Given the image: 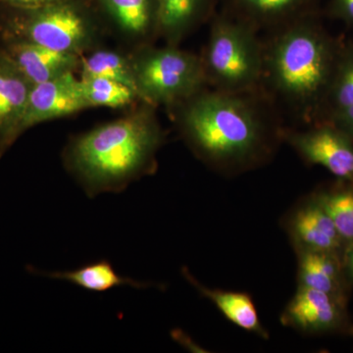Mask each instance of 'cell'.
Returning a JSON list of instances; mask_svg holds the SVG:
<instances>
[{"label": "cell", "instance_id": "obj_4", "mask_svg": "<svg viewBox=\"0 0 353 353\" xmlns=\"http://www.w3.org/2000/svg\"><path fill=\"white\" fill-rule=\"evenodd\" d=\"M1 7V44L22 41L83 55L99 38L94 21L74 0L39 8Z\"/></svg>", "mask_w": 353, "mask_h": 353}, {"label": "cell", "instance_id": "obj_1", "mask_svg": "<svg viewBox=\"0 0 353 353\" xmlns=\"http://www.w3.org/2000/svg\"><path fill=\"white\" fill-rule=\"evenodd\" d=\"M165 134L153 106L131 113L71 139L63 153L67 170L88 197L119 194L157 170V152Z\"/></svg>", "mask_w": 353, "mask_h": 353}, {"label": "cell", "instance_id": "obj_19", "mask_svg": "<svg viewBox=\"0 0 353 353\" xmlns=\"http://www.w3.org/2000/svg\"><path fill=\"white\" fill-rule=\"evenodd\" d=\"M81 79L104 78L116 81L136 90L131 58L111 50H97L82 57Z\"/></svg>", "mask_w": 353, "mask_h": 353}, {"label": "cell", "instance_id": "obj_10", "mask_svg": "<svg viewBox=\"0 0 353 353\" xmlns=\"http://www.w3.org/2000/svg\"><path fill=\"white\" fill-rule=\"evenodd\" d=\"M88 108L90 106L83 97L80 79L74 73L32 85L21 121L20 134L36 125Z\"/></svg>", "mask_w": 353, "mask_h": 353}, {"label": "cell", "instance_id": "obj_11", "mask_svg": "<svg viewBox=\"0 0 353 353\" xmlns=\"http://www.w3.org/2000/svg\"><path fill=\"white\" fill-rule=\"evenodd\" d=\"M32 85L0 48V158L17 141Z\"/></svg>", "mask_w": 353, "mask_h": 353}, {"label": "cell", "instance_id": "obj_24", "mask_svg": "<svg viewBox=\"0 0 353 353\" xmlns=\"http://www.w3.org/2000/svg\"><path fill=\"white\" fill-rule=\"evenodd\" d=\"M332 12L338 19L353 25V0H333Z\"/></svg>", "mask_w": 353, "mask_h": 353}, {"label": "cell", "instance_id": "obj_22", "mask_svg": "<svg viewBox=\"0 0 353 353\" xmlns=\"http://www.w3.org/2000/svg\"><path fill=\"white\" fill-rule=\"evenodd\" d=\"M309 0H238L243 8L255 17L276 20L296 12Z\"/></svg>", "mask_w": 353, "mask_h": 353}, {"label": "cell", "instance_id": "obj_8", "mask_svg": "<svg viewBox=\"0 0 353 353\" xmlns=\"http://www.w3.org/2000/svg\"><path fill=\"white\" fill-rule=\"evenodd\" d=\"M284 138L308 164L323 167L336 180L353 182V141L331 123L323 121L306 131L287 132Z\"/></svg>", "mask_w": 353, "mask_h": 353}, {"label": "cell", "instance_id": "obj_23", "mask_svg": "<svg viewBox=\"0 0 353 353\" xmlns=\"http://www.w3.org/2000/svg\"><path fill=\"white\" fill-rule=\"evenodd\" d=\"M325 122L331 123L353 141V105L332 114Z\"/></svg>", "mask_w": 353, "mask_h": 353}, {"label": "cell", "instance_id": "obj_25", "mask_svg": "<svg viewBox=\"0 0 353 353\" xmlns=\"http://www.w3.org/2000/svg\"><path fill=\"white\" fill-rule=\"evenodd\" d=\"M66 0H0V6L11 7V8L31 9L39 8Z\"/></svg>", "mask_w": 353, "mask_h": 353}, {"label": "cell", "instance_id": "obj_27", "mask_svg": "<svg viewBox=\"0 0 353 353\" xmlns=\"http://www.w3.org/2000/svg\"><path fill=\"white\" fill-rule=\"evenodd\" d=\"M352 338H353V334H352Z\"/></svg>", "mask_w": 353, "mask_h": 353}, {"label": "cell", "instance_id": "obj_21", "mask_svg": "<svg viewBox=\"0 0 353 353\" xmlns=\"http://www.w3.org/2000/svg\"><path fill=\"white\" fill-rule=\"evenodd\" d=\"M353 105V46L341 48L334 69L324 109H328L325 121L334 112ZM322 110V111H323ZM322 122V121H321Z\"/></svg>", "mask_w": 353, "mask_h": 353}, {"label": "cell", "instance_id": "obj_5", "mask_svg": "<svg viewBox=\"0 0 353 353\" xmlns=\"http://www.w3.org/2000/svg\"><path fill=\"white\" fill-rule=\"evenodd\" d=\"M139 101L150 105H179L206 82L202 57L176 46L139 48L130 55Z\"/></svg>", "mask_w": 353, "mask_h": 353}, {"label": "cell", "instance_id": "obj_17", "mask_svg": "<svg viewBox=\"0 0 353 353\" xmlns=\"http://www.w3.org/2000/svg\"><path fill=\"white\" fill-rule=\"evenodd\" d=\"M206 0H157V34L169 46L178 43L196 24Z\"/></svg>", "mask_w": 353, "mask_h": 353}, {"label": "cell", "instance_id": "obj_14", "mask_svg": "<svg viewBox=\"0 0 353 353\" xmlns=\"http://www.w3.org/2000/svg\"><path fill=\"white\" fill-rule=\"evenodd\" d=\"M183 278L190 283L202 296L209 299L229 321L236 326L257 334L263 340H268L269 333L264 328L257 312L256 306L250 294L218 289H209L199 283L190 274L189 269H182Z\"/></svg>", "mask_w": 353, "mask_h": 353}, {"label": "cell", "instance_id": "obj_12", "mask_svg": "<svg viewBox=\"0 0 353 353\" xmlns=\"http://www.w3.org/2000/svg\"><path fill=\"white\" fill-rule=\"evenodd\" d=\"M2 50L32 85L54 80L80 68L83 55L50 50L39 44L13 41L2 43Z\"/></svg>", "mask_w": 353, "mask_h": 353}, {"label": "cell", "instance_id": "obj_9", "mask_svg": "<svg viewBox=\"0 0 353 353\" xmlns=\"http://www.w3.org/2000/svg\"><path fill=\"white\" fill-rule=\"evenodd\" d=\"M294 252H329L341 255L345 243L312 192L297 202L283 220Z\"/></svg>", "mask_w": 353, "mask_h": 353}, {"label": "cell", "instance_id": "obj_13", "mask_svg": "<svg viewBox=\"0 0 353 353\" xmlns=\"http://www.w3.org/2000/svg\"><path fill=\"white\" fill-rule=\"evenodd\" d=\"M297 256V287L320 290L347 301L352 294L341 265V255L329 252H301Z\"/></svg>", "mask_w": 353, "mask_h": 353}, {"label": "cell", "instance_id": "obj_3", "mask_svg": "<svg viewBox=\"0 0 353 353\" xmlns=\"http://www.w3.org/2000/svg\"><path fill=\"white\" fill-rule=\"evenodd\" d=\"M341 48L320 26H290L264 51V72L290 103L317 118L323 110Z\"/></svg>", "mask_w": 353, "mask_h": 353}, {"label": "cell", "instance_id": "obj_18", "mask_svg": "<svg viewBox=\"0 0 353 353\" xmlns=\"http://www.w3.org/2000/svg\"><path fill=\"white\" fill-rule=\"evenodd\" d=\"M347 243L353 241V182L336 180L312 192Z\"/></svg>", "mask_w": 353, "mask_h": 353}, {"label": "cell", "instance_id": "obj_16", "mask_svg": "<svg viewBox=\"0 0 353 353\" xmlns=\"http://www.w3.org/2000/svg\"><path fill=\"white\" fill-rule=\"evenodd\" d=\"M29 270L38 275L71 283L88 292H105L123 285H129L134 289L150 288V284L119 275L111 262L104 259L83 265L75 270L39 272L32 267H29Z\"/></svg>", "mask_w": 353, "mask_h": 353}, {"label": "cell", "instance_id": "obj_26", "mask_svg": "<svg viewBox=\"0 0 353 353\" xmlns=\"http://www.w3.org/2000/svg\"><path fill=\"white\" fill-rule=\"evenodd\" d=\"M341 265L348 285L353 289V241L347 243L341 253Z\"/></svg>", "mask_w": 353, "mask_h": 353}, {"label": "cell", "instance_id": "obj_20", "mask_svg": "<svg viewBox=\"0 0 353 353\" xmlns=\"http://www.w3.org/2000/svg\"><path fill=\"white\" fill-rule=\"evenodd\" d=\"M80 81L90 108H126L139 101L138 94L124 83L104 78H80Z\"/></svg>", "mask_w": 353, "mask_h": 353}, {"label": "cell", "instance_id": "obj_6", "mask_svg": "<svg viewBox=\"0 0 353 353\" xmlns=\"http://www.w3.org/2000/svg\"><path fill=\"white\" fill-rule=\"evenodd\" d=\"M202 61L206 82L231 94L252 90L264 73V50L245 23L218 20Z\"/></svg>", "mask_w": 353, "mask_h": 353}, {"label": "cell", "instance_id": "obj_15", "mask_svg": "<svg viewBox=\"0 0 353 353\" xmlns=\"http://www.w3.org/2000/svg\"><path fill=\"white\" fill-rule=\"evenodd\" d=\"M121 34L145 41L157 34V0H101Z\"/></svg>", "mask_w": 353, "mask_h": 353}, {"label": "cell", "instance_id": "obj_7", "mask_svg": "<svg viewBox=\"0 0 353 353\" xmlns=\"http://www.w3.org/2000/svg\"><path fill=\"white\" fill-rule=\"evenodd\" d=\"M347 301L320 290L297 287L280 321L285 327L307 336L353 334Z\"/></svg>", "mask_w": 353, "mask_h": 353}, {"label": "cell", "instance_id": "obj_2", "mask_svg": "<svg viewBox=\"0 0 353 353\" xmlns=\"http://www.w3.org/2000/svg\"><path fill=\"white\" fill-rule=\"evenodd\" d=\"M178 106L176 120L183 138L213 168L243 170L268 152L266 128L241 94L201 90Z\"/></svg>", "mask_w": 353, "mask_h": 353}]
</instances>
